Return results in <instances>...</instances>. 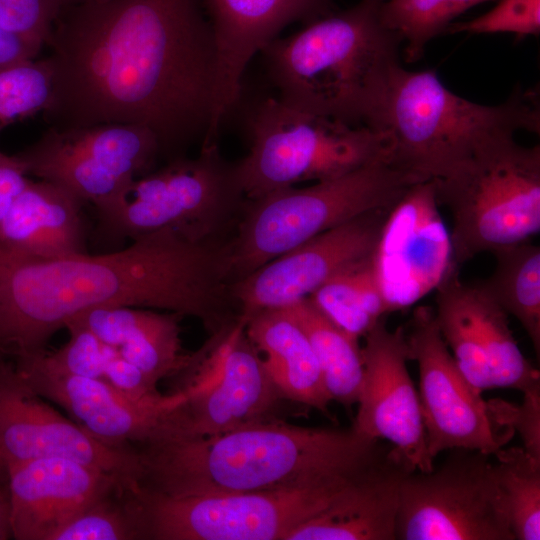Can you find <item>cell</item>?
<instances>
[{"label":"cell","mask_w":540,"mask_h":540,"mask_svg":"<svg viewBox=\"0 0 540 540\" xmlns=\"http://www.w3.org/2000/svg\"><path fill=\"white\" fill-rule=\"evenodd\" d=\"M48 127L148 128L166 162L205 142L217 55L202 0H107L63 7L46 43Z\"/></svg>","instance_id":"obj_1"},{"label":"cell","mask_w":540,"mask_h":540,"mask_svg":"<svg viewBox=\"0 0 540 540\" xmlns=\"http://www.w3.org/2000/svg\"><path fill=\"white\" fill-rule=\"evenodd\" d=\"M111 306L176 312L218 333L238 318L228 241H194L161 229L112 253L45 260L0 244V356L42 355L70 319Z\"/></svg>","instance_id":"obj_2"},{"label":"cell","mask_w":540,"mask_h":540,"mask_svg":"<svg viewBox=\"0 0 540 540\" xmlns=\"http://www.w3.org/2000/svg\"><path fill=\"white\" fill-rule=\"evenodd\" d=\"M391 446L346 429L274 420L143 446L138 489L185 497L294 489L354 478Z\"/></svg>","instance_id":"obj_3"},{"label":"cell","mask_w":540,"mask_h":540,"mask_svg":"<svg viewBox=\"0 0 540 540\" xmlns=\"http://www.w3.org/2000/svg\"><path fill=\"white\" fill-rule=\"evenodd\" d=\"M383 0H360L262 48L282 102L350 125L369 126L400 63L401 37L381 19Z\"/></svg>","instance_id":"obj_4"},{"label":"cell","mask_w":540,"mask_h":540,"mask_svg":"<svg viewBox=\"0 0 540 540\" xmlns=\"http://www.w3.org/2000/svg\"><path fill=\"white\" fill-rule=\"evenodd\" d=\"M368 127L387 135L394 165L422 179H437L494 135L538 134V93L518 89L501 104L483 105L453 93L434 70L400 66Z\"/></svg>","instance_id":"obj_5"},{"label":"cell","mask_w":540,"mask_h":540,"mask_svg":"<svg viewBox=\"0 0 540 540\" xmlns=\"http://www.w3.org/2000/svg\"><path fill=\"white\" fill-rule=\"evenodd\" d=\"M422 180L427 179L383 158L308 187L292 186L246 198L229 240L231 283L329 229L392 207Z\"/></svg>","instance_id":"obj_6"},{"label":"cell","mask_w":540,"mask_h":540,"mask_svg":"<svg viewBox=\"0 0 540 540\" xmlns=\"http://www.w3.org/2000/svg\"><path fill=\"white\" fill-rule=\"evenodd\" d=\"M439 204L450 211L452 262L529 241L540 231V147L514 133L494 135L434 179Z\"/></svg>","instance_id":"obj_7"},{"label":"cell","mask_w":540,"mask_h":540,"mask_svg":"<svg viewBox=\"0 0 540 540\" xmlns=\"http://www.w3.org/2000/svg\"><path fill=\"white\" fill-rule=\"evenodd\" d=\"M245 202L236 161H228L212 142L193 158H176L135 179L115 203L97 212V232L120 241L172 229L194 241H228Z\"/></svg>","instance_id":"obj_8"},{"label":"cell","mask_w":540,"mask_h":540,"mask_svg":"<svg viewBox=\"0 0 540 540\" xmlns=\"http://www.w3.org/2000/svg\"><path fill=\"white\" fill-rule=\"evenodd\" d=\"M245 124L249 152L236 167L247 199L389 159L384 132L308 113L279 98L255 103Z\"/></svg>","instance_id":"obj_9"},{"label":"cell","mask_w":540,"mask_h":540,"mask_svg":"<svg viewBox=\"0 0 540 540\" xmlns=\"http://www.w3.org/2000/svg\"><path fill=\"white\" fill-rule=\"evenodd\" d=\"M356 477L294 489L185 497L138 490L143 540H286Z\"/></svg>","instance_id":"obj_10"},{"label":"cell","mask_w":540,"mask_h":540,"mask_svg":"<svg viewBox=\"0 0 540 540\" xmlns=\"http://www.w3.org/2000/svg\"><path fill=\"white\" fill-rule=\"evenodd\" d=\"M450 451L439 467L403 475L395 539L514 540L491 456Z\"/></svg>","instance_id":"obj_11"},{"label":"cell","mask_w":540,"mask_h":540,"mask_svg":"<svg viewBox=\"0 0 540 540\" xmlns=\"http://www.w3.org/2000/svg\"><path fill=\"white\" fill-rule=\"evenodd\" d=\"M176 377L186 399V438L222 434L241 426L274 420L290 402L271 378L261 354L239 318L209 335Z\"/></svg>","instance_id":"obj_12"},{"label":"cell","mask_w":540,"mask_h":540,"mask_svg":"<svg viewBox=\"0 0 540 540\" xmlns=\"http://www.w3.org/2000/svg\"><path fill=\"white\" fill-rule=\"evenodd\" d=\"M14 155L27 175L61 185L83 202L93 203L96 211L116 202L161 158L153 132L130 124L48 127Z\"/></svg>","instance_id":"obj_13"},{"label":"cell","mask_w":540,"mask_h":540,"mask_svg":"<svg viewBox=\"0 0 540 540\" xmlns=\"http://www.w3.org/2000/svg\"><path fill=\"white\" fill-rule=\"evenodd\" d=\"M409 360L419 368V399L427 447L435 459L452 449L493 456L513 429L495 419L489 404L463 375L438 328L434 309L418 306L405 329Z\"/></svg>","instance_id":"obj_14"},{"label":"cell","mask_w":540,"mask_h":540,"mask_svg":"<svg viewBox=\"0 0 540 540\" xmlns=\"http://www.w3.org/2000/svg\"><path fill=\"white\" fill-rule=\"evenodd\" d=\"M12 361L39 395L63 408L87 433L108 446L136 452L186 435V396L181 390L134 399L104 380L51 370L38 356Z\"/></svg>","instance_id":"obj_15"},{"label":"cell","mask_w":540,"mask_h":540,"mask_svg":"<svg viewBox=\"0 0 540 540\" xmlns=\"http://www.w3.org/2000/svg\"><path fill=\"white\" fill-rule=\"evenodd\" d=\"M439 206L435 180L427 179L413 184L387 215L373 265L389 313L414 305L457 268Z\"/></svg>","instance_id":"obj_16"},{"label":"cell","mask_w":540,"mask_h":540,"mask_svg":"<svg viewBox=\"0 0 540 540\" xmlns=\"http://www.w3.org/2000/svg\"><path fill=\"white\" fill-rule=\"evenodd\" d=\"M0 451L6 466L61 457L96 467L137 485V453L108 446L54 409L0 356Z\"/></svg>","instance_id":"obj_17"},{"label":"cell","mask_w":540,"mask_h":540,"mask_svg":"<svg viewBox=\"0 0 540 540\" xmlns=\"http://www.w3.org/2000/svg\"><path fill=\"white\" fill-rule=\"evenodd\" d=\"M363 339L364 373L353 428L388 443L410 469L432 470L419 393L407 368L405 328L390 330L383 317Z\"/></svg>","instance_id":"obj_18"},{"label":"cell","mask_w":540,"mask_h":540,"mask_svg":"<svg viewBox=\"0 0 540 540\" xmlns=\"http://www.w3.org/2000/svg\"><path fill=\"white\" fill-rule=\"evenodd\" d=\"M392 207L329 229L233 281L230 294L239 319L246 324L257 312L308 298L333 275L371 256Z\"/></svg>","instance_id":"obj_19"},{"label":"cell","mask_w":540,"mask_h":540,"mask_svg":"<svg viewBox=\"0 0 540 540\" xmlns=\"http://www.w3.org/2000/svg\"><path fill=\"white\" fill-rule=\"evenodd\" d=\"M217 55L212 121L206 143L217 141L236 107L242 78L253 56L289 24H305L333 11L332 0H202Z\"/></svg>","instance_id":"obj_20"},{"label":"cell","mask_w":540,"mask_h":540,"mask_svg":"<svg viewBox=\"0 0 540 540\" xmlns=\"http://www.w3.org/2000/svg\"><path fill=\"white\" fill-rule=\"evenodd\" d=\"M6 467L16 540H52L57 531L115 482H128L61 457L38 458Z\"/></svg>","instance_id":"obj_21"},{"label":"cell","mask_w":540,"mask_h":540,"mask_svg":"<svg viewBox=\"0 0 540 540\" xmlns=\"http://www.w3.org/2000/svg\"><path fill=\"white\" fill-rule=\"evenodd\" d=\"M392 449L389 456L348 483L321 512L286 540H395L399 486L410 471Z\"/></svg>","instance_id":"obj_22"},{"label":"cell","mask_w":540,"mask_h":540,"mask_svg":"<svg viewBox=\"0 0 540 540\" xmlns=\"http://www.w3.org/2000/svg\"><path fill=\"white\" fill-rule=\"evenodd\" d=\"M84 203L61 185L29 179L0 222V244L43 260L87 253Z\"/></svg>","instance_id":"obj_23"},{"label":"cell","mask_w":540,"mask_h":540,"mask_svg":"<svg viewBox=\"0 0 540 540\" xmlns=\"http://www.w3.org/2000/svg\"><path fill=\"white\" fill-rule=\"evenodd\" d=\"M183 317L170 311L162 313L131 306H111L82 312L67 323L87 328L159 383L162 379L177 376L192 359V353L182 350L180 322Z\"/></svg>","instance_id":"obj_24"},{"label":"cell","mask_w":540,"mask_h":540,"mask_svg":"<svg viewBox=\"0 0 540 540\" xmlns=\"http://www.w3.org/2000/svg\"><path fill=\"white\" fill-rule=\"evenodd\" d=\"M245 332L263 354L264 364L282 394L292 403L329 416L331 400L310 342L283 308L251 316Z\"/></svg>","instance_id":"obj_25"},{"label":"cell","mask_w":540,"mask_h":540,"mask_svg":"<svg viewBox=\"0 0 540 540\" xmlns=\"http://www.w3.org/2000/svg\"><path fill=\"white\" fill-rule=\"evenodd\" d=\"M283 309L305 332L331 402L346 408L356 404L364 373L360 339L329 320L309 298Z\"/></svg>","instance_id":"obj_26"},{"label":"cell","mask_w":540,"mask_h":540,"mask_svg":"<svg viewBox=\"0 0 540 540\" xmlns=\"http://www.w3.org/2000/svg\"><path fill=\"white\" fill-rule=\"evenodd\" d=\"M493 272L477 285L521 324L540 354V247L529 241L498 248Z\"/></svg>","instance_id":"obj_27"},{"label":"cell","mask_w":540,"mask_h":540,"mask_svg":"<svg viewBox=\"0 0 540 540\" xmlns=\"http://www.w3.org/2000/svg\"><path fill=\"white\" fill-rule=\"evenodd\" d=\"M308 298L329 320L358 339L389 314L376 280L373 254L333 275Z\"/></svg>","instance_id":"obj_28"},{"label":"cell","mask_w":540,"mask_h":540,"mask_svg":"<svg viewBox=\"0 0 540 540\" xmlns=\"http://www.w3.org/2000/svg\"><path fill=\"white\" fill-rule=\"evenodd\" d=\"M467 297L486 354L493 388L522 394L540 391V376L525 358L509 327L508 315L477 284Z\"/></svg>","instance_id":"obj_29"},{"label":"cell","mask_w":540,"mask_h":540,"mask_svg":"<svg viewBox=\"0 0 540 540\" xmlns=\"http://www.w3.org/2000/svg\"><path fill=\"white\" fill-rule=\"evenodd\" d=\"M436 291L435 318L440 333L465 378L480 392L493 388L478 327L473 317L467 284L453 269Z\"/></svg>","instance_id":"obj_30"},{"label":"cell","mask_w":540,"mask_h":540,"mask_svg":"<svg viewBox=\"0 0 540 540\" xmlns=\"http://www.w3.org/2000/svg\"><path fill=\"white\" fill-rule=\"evenodd\" d=\"M494 476L514 540L540 539V460L523 447L496 452Z\"/></svg>","instance_id":"obj_31"},{"label":"cell","mask_w":540,"mask_h":540,"mask_svg":"<svg viewBox=\"0 0 540 540\" xmlns=\"http://www.w3.org/2000/svg\"><path fill=\"white\" fill-rule=\"evenodd\" d=\"M52 540H143L137 487L117 481L65 524Z\"/></svg>","instance_id":"obj_32"},{"label":"cell","mask_w":540,"mask_h":540,"mask_svg":"<svg viewBox=\"0 0 540 540\" xmlns=\"http://www.w3.org/2000/svg\"><path fill=\"white\" fill-rule=\"evenodd\" d=\"M487 1L492 0H383L380 13L383 23L405 42L406 60L415 62L455 18Z\"/></svg>","instance_id":"obj_33"},{"label":"cell","mask_w":540,"mask_h":540,"mask_svg":"<svg viewBox=\"0 0 540 540\" xmlns=\"http://www.w3.org/2000/svg\"><path fill=\"white\" fill-rule=\"evenodd\" d=\"M51 71L46 58L0 70V133L43 112L50 100Z\"/></svg>","instance_id":"obj_34"},{"label":"cell","mask_w":540,"mask_h":540,"mask_svg":"<svg viewBox=\"0 0 540 540\" xmlns=\"http://www.w3.org/2000/svg\"><path fill=\"white\" fill-rule=\"evenodd\" d=\"M69 340L57 351L39 355L51 370L79 377L103 380L109 362L118 352L87 328L67 323Z\"/></svg>","instance_id":"obj_35"},{"label":"cell","mask_w":540,"mask_h":540,"mask_svg":"<svg viewBox=\"0 0 540 540\" xmlns=\"http://www.w3.org/2000/svg\"><path fill=\"white\" fill-rule=\"evenodd\" d=\"M514 33L518 37L540 34V0H499L488 12L465 22H453L446 33Z\"/></svg>","instance_id":"obj_36"},{"label":"cell","mask_w":540,"mask_h":540,"mask_svg":"<svg viewBox=\"0 0 540 540\" xmlns=\"http://www.w3.org/2000/svg\"><path fill=\"white\" fill-rule=\"evenodd\" d=\"M62 8L61 0H0V27L44 46Z\"/></svg>","instance_id":"obj_37"},{"label":"cell","mask_w":540,"mask_h":540,"mask_svg":"<svg viewBox=\"0 0 540 540\" xmlns=\"http://www.w3.org/2000/svg\"><path fill=\"white\" fill-rule=\"evenodd\" d=\"M488 404L497 422L517 431L525 451L540 460V391L523 394L520 405L499 399Z\"/></svg>","instance_id":"obj_38"},{"label":"cell","mask_w":540,"mask_h":540,"mask_svg":"<svg viewBox=\"0 0 540 540\" xmlns=\"http://www.w3.org/2000/svg\"><path fill=\"white\" fill-rule=\"evenodd\" d=\"M104 381L134 399H147L161 395L158 383L120 355L113 358L105 371Z\"/></svg>","instance_id":"obj_39"},{"label":"cell","mask_w":540,"mask_h":540,"mask_svg":"<svg viewBox=\"0 0 540 540\" xmlns=\"http://www.w3.org/2000/svg\"><path fill=\"white\" fill-rule=\"evenodd\" d=\"M28 180L17 157L0 151V222Z\"/></svg>","instance_id":"obj_40"},{"label":"cell","mask_w":540,"mask_h":540,"mask_svg":"<svg viewBox=\"0 0 540 540\" xmlns=\"http://www.w3.org/2000/svg\"><path fill=\"white\" fill-rule=\"evenodd\" d=\"M42 47L0 27V70L36 59Z\"/></svg>","instance_id":"obj_41"},{"label":"cell","mask_w":540,"mask_h":540,"mask_svg":"<svg viewBox=\"0 0 540 540\" xmlns=\"http://www.w3.org/2000/svg\"><path fill=\"white\" fill-rule=\"evenodd\" d=\"M13 538L12 508L7 471L0 475V540Z\"/></svg>","instance_id":"obj_42"},{"label":"cell","mask_w":540,"mask_h":540,"mask_svg":"<svg viewBox=\"0 0 540 540\" xmlns=\"http://www.w3.org/2000/svg\"><path fill=\"white\" fill-rule=\"evenodd\" d=\"M103 1H107V0H61L63 7L86 4V3L103 2Z\"/></svg>","instance_id":"obj_43"},{"label":"cell","mask_w":540,"mask_h":540,"mask_svg":"<svg viewBox=\"0 0 540 540\" xmlns=\"http://www.w3.org/2000/svg\"><path fill=\"white\" fill-rule=\"evenodd\" d=\"M6 471H7V467H6L5 461L3 459L2 453L0 451V475L5 473Z\"/></svg>","instance_id":"obj_44"}]
</instances>
